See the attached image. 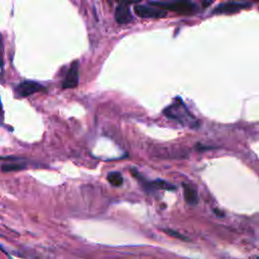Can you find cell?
Returning a JSON list of instances; mask_svg holds the SVG:
<instances>
[{"instance_id": "cell-1", "label": "cell", "mask_w": 259, "mask_h": 259, "mask_svg": "<svg viewBox=\"0 0 259 259\" xmlns=\"http://www.w3.org/2000/svg\"><path fill=\"white\" fill-rule=\"evenodd\" d=\"M164 114L167 117L171 119H175L184 125H188L191 127L194 126V122H195L194 117L190 114V112L185 107V105L180 101V99H177L176 102L172 103L167 108H165Z\"/></svg>"}, {"instance_id": "cell-2", "label": "cell", "mask_w": 259, "mask_h": 259, "mask_svg": "<svg viewBox=\"0 0 259 259\" xmlns=\"http://www.w3.org/2000/svg\"><path fill=\"white\" fill-rule=\"evenodd\" d=\"M152 5L165 10H171L179 14H192L196 11V5L191 0H173V1H154Z\"/></svg>"}, {"instance_id": "cell-3", "label": "cell", "mask_w": 259, "mask_h": 259, "mask_svg": "<svg viewBox=\"0 0 259 259\" xmlns=\"http://www.w3.org/2000/svg\"><path fill=\"white\" fill-rule=\"evenodd\" d=\"M45 89L46 88L41 84L35 81L25 80L15 87V94L17 97H27L33 93L44 91Z\"/></svg>"}, {"instance_id": "cell-4", "label": "cell", "mask_w": 259, "mask_h": 259, "mask_svg": "<svg viewBox=\"0 0 259 259\" xmlns=\"http://www.w3.org/2000/svg\"><path fill=\"white\" fill-rule=\"evenodd\" d=\"M134 10L138 16L143 18H162L166 16L165 9H159L148 5H136Z\"/></svg>"}, {"instance_id": "cell-5", "label": "cell", "mask_w": 259, "mask_h": 259, "mask_svg": "<svg viewBox=\"0 0 259 259\" xmlns=\"http://www.w3.org/2000/svg\"><path fill=\"white\" fill-rule=\"evenodd\" d=\"M79 83V62L74 61L64 79L63 82V89H69V88H75L78 86Z\"/></svg>"}, {"instance_id": "cell-6", "label": "cell", "mask_w": 259, "mask_h": 259, "mask_svg": "<svg viewBox=\"0 0 259 259\" xmlns=\"http://www.w3.org/2000/svg\"><path fill=\"white\" fill-rule=\"evenodd\" d=\"M132 19H133V16L131 14L127 4L122 2L115 9V20L118 23L122 24V23H127V22L132 21Z\"/></svg>"}, {"instance_id": "cell-7", "label": "cell", "mask_w": 259, "mask_h": 259, "mask_svg": "<svg viewBox=\"0 0 259 259\" xmlns=\"http://www.w3.org/2000/svg\"><path fill=\"white\" fill-rule=\"evenodd\" d=\"M250 6V4L248 3H230V4H222L220 6H218L214 10L213 13H219V14H223V13H233V12H237L241 9L244 8H248Z\"/></svg>"}, {"instance_id": "cell-8", "label": "cell", "mask_w": 259, "mask_h": 259, "mask_svg": "<svg viewBox=\"0 0 259 259\" xmlns=\"http://www.w3.org/2000/svg\"><path fill=\"white\" fill-rule=\"evenodd\" d=\"M183 191H184V198L187 203L193 205L196 204L198 201V196L196 190L192 188L190 185L183 183Z\"/></svg>"}, {"instance_id": "cell-9", "label": "cell", "mask_w": 259, "mask_h": 259, "mask_svg": "<svg viewBox=\"0 0 259 259\" xmlns=\"http://www.w3.org/2000/svg\"><path fill=\"white\" fill-rule=\"evenodd\" d=\"M144 186L148 187L149 189H167V190H170V189H174L175 187L165 181H162V180H156V181H153V182H144Z\"/></svg>"}, {"instance_id": "cell-10", "label": "cell", "mask_w": 259, "mask_h": 259, "mask_svg": "<svg viewBox=\"0 0 259 259\" xmlns=\"http://www.w3.org/2000/svg\"><path fill=\"white\" fill-rule=\"evenodd\" d=\"M107 181L113 186H120L123 183V178L119 172H110L107 175Z\"/></svg>"}, {"instance_id": "cell-11", "label": "cell", "mask_w": 259, "mask_h": 259, "mask_svg": "<svg viewBox=\"0 0 259 259\" xmlns=\"http://www.w3.org/2000/svg\"><path fill=\"white\" fill-rule=\"evenodd\" d=\"M24 168H25L24 165H18V164H7V165L2 166V170L5 171V172L17 171V170H21V169H24Z\"/></svg>"}, {"instance_id": "cell-12", "label": "cell", "mask_w": 259, "mask_h": 259, "mask_svg": "<svg viewBox=\"0 0 259 259\" xmlns=\"http://www.w3.org/2000/svg\"><path fill=\"white\" fill-rule=\"evenodd\" d=\"M165 233H167L169 236H172V237H175V238H178V239H180V240H183V241H187L188 239L186 238V237H184L183 235H181L180 233H178V232H175V231H173V230H169V229H166V230H163Z\"/></svg>"}, {"instance_id": "cell-13", "label": "cell", "mask_w": 259, "mask_h": 259, "mask_svg": "<svg viewBox=\"0 0 259 259\" xmlns=\"http://www.w3.org/2000/svg\"><path fill=\"white\" fill-rule=\"evenodd\" d=\"M4 120V110H3V106H2V102L0 99V125L3 123Z\"/></svg>"}, {"instance_id": "cell-14", "label": "cell", "mask_w": 259, "mask_h": 259, "mask_svg": "<svg viewBox=\"0 0 259 259\" xmlns=\"http://www.w3.org/2000/svg\"><path fill=\"white\" fill-rule=\"evenodd\" d=\"M141 0H122V2L123 3H125V4H128V3H138V2H140Z\"/></svg>"}, {"instance_id": "cell-15", "label": "cell", "mask_w": 259, "mask_h": 259, "mask_svg": "<svg viewBox=\"0 0 259 259\" xmlns=\"http://www.w3.org/2000/svg\"><path fill=\"white\" fill-rule=\"evenodd\" d=\"M0 66H2V57H1V39H0Z\"/></svg>"}]
</instances>
